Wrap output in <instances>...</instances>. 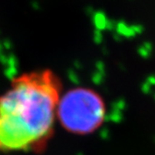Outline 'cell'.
Wrapping results in <instances>:
<instances>
[{
    "mask_svg": "<svg viewBox=\"0 0 155 155\" xmlns=\"http://www.w3.org/2000/svg\"><path fill=\"white\" fill-rule=\"evenodd\" d=\"M105 112L104 101L97 93L87 88H75L60 98L57 115L69 132L87 135L101 126Z\"/></svg>",
    "mask_w": 155,
    "mask_h": 155,
    "instance_id": "7a4b0ae2",
    "label": "cell"
},
{
    "mask_svg": "<svg viewBox=\"0 0 155 155\" xmlns=\"http://www.w3.org/2000/svg\"><path fill=\"white\" fill-rule=\"evenodd\" d=\"M60 80L42 70L16 77L0 96V153L38 152L54 132Z\"/></svg>",
    "mask_w": 155,
    "mask_h": 155,
    "instance_id": "6da1fadb",
    "label": "cell"
}]
</instances>
